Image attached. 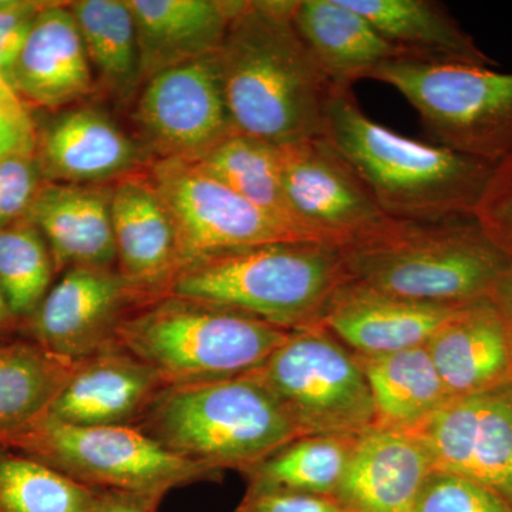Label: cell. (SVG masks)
Returning <instances> with one entry per match:
<instances>
[{
  "label": "cell",
  "mask_w": 512,
  "mask_h": 512,
  "mask_svg": "<svg viewBox=\"0 0 512 512\" xmlns=\"http://www.w3.org/2000/svg\"><path fill=\"white\" fill-rule=\"evenodd\" d=\"M293 3H242L215 55L235 133L278 147L323 137L335 89L293 25Z\"/></svg>",
  "instance_id": "6da1fadb"
},
{
  "label": "cell",
  "mask_w": 512,
  "mask_h": 512,
  "mask_svg": "<svg viewBox=\"0 0 512 512\" xmlns=\"http://www.w3.org/2000/svg\"><path fill=\"white\" fill-rule=\"evenodd\" d=\"M323 137L396 221L474 215L493 171L476 158L421 143L376 123L357 103L353 87L333 89Z\"/></svg>",
  "instance_id": "7a4b0ae2"
},
{
  "label": "cell",
  "mask_w": 512,
  "mask_h": 512,
  "mask_svg": "<svg viewBox=\"0 0 512 512\" xmlns=\"http://www.w3.org/2000/svg\"><path fill=\"white\" fill-rule=\"evenodd\" d=\"M349 281L343 249L318 241L278 242L192 259L165 293L227 306L286 330L318 325Z\"/></svg>",
  "instance_id": "3957f363"
},
{
  "label": "cell",
  "mask_w": 512,
  "mask_h": 512,
  "mask_svg": "<svg viewBox=\"0 0 512 512\" xmlns=\"http://www.w3.org/2000/svg\"><path fill=\"white\" fill-rule=\"evenodd\" d=\"M342 249L349 281L436 305L487 298L512 265L474 215L400 221L380 237Z\"/></svg>",
  "instance_id": "277c9868"
},
{
  "label": "cell",
  "mask_w": 512,
  "mask_h": 512,
  "mask_svg": "<svg viewBox=\"0 0 512 512\" xmlns=\"http://www.w3.org/2000/svg\"><path fill=\"white\" fill-rule=\"evenodd\" d=\"M134 429L175 456L220 473H242L301 437L255 372L168 386Z\"/></svg>",
  "instance_id": "5b68a950"
},
{
  "label": "cell",
  "mask_w": 512,
  "mask_h": 512,
  "mask_svg": "<svg viewBox=\"0 0 512 512\" xmlns=\"http://www.w3.org/2000/svg\"><path fill=\"white\" fill-rule=\"evenodd\" d=\"M291 333L227 306L165 293L121 322L116 345L168 386H183L254 372Z\"/></svg>",
  "instance_id": "8992f818"
},
{
  "label": "cell",
  "mask_w": 512,
  "mask_h": 512,
  "mask_svg": "<svg viewBox=\"0 0 512 512\" xmlns=\"http://www.w3.org/2000/svg\"><path fill=\"white\" fill-rule=\"evenodd\" d=\"M0 444L94 490L164 497L173 488L221 476L175 456L134 427L76 426L47 413L0 431Z\"/></svg>",
  "instance_id": "52a82bcc"
},
{
  "label": "cell",
  "mask_w": 512,
  "mask_h": 512,
  "mask_svg": "<svg viewBox=\"0 0 512 512\" xmlns=\"http://www.w3.org/2000/svg\"><path fill=\"white\" fill-rule=\"evenodd\" d=\"M369 79L402 93L439 146L491 167L511 153L512 73L400 57Z\"/></svg>",
  "instance_id": "ba28073f"
},
{
  "label": "cell",
  "mask_w": 512,
  "mask_h": 512,
  "mask_svg": "<svg viewBox=\"0 0 512 512\" xmlns=\"http://www.w3.org/2000/svg\"><path fill=\"white\" fill-rule=\"evenodd\" d=\"M302 436H359L376 426L366 377L352 350L322 326L292 330L254 370Z\"/></svg>",
  "instance_id": "9c48e42d"
},
{
  "label": "cell",
  "mask_w": 512,
  "mask_h": 512,
  "mask_svg": "<svg viewBox=\"0 0 512 512\" xmlns=\"http://www.w3.org/2000/svg\"><path fill=\"white\" fill-rule=\"evenodd\" d=\"M148 177L173 220L180 268L220 252L278 242H322L255 207L194 161L154 160Z\"/></svg>",
  "instance_id": "30bf717a"
},
{
  "label": "cell",
  "mask_w": 512,
  "mask_h": 512,
  "mask_svg": "<svg viewBox=\"0 0 512 512\" xmlns=\"http://www.w3.org/2000/svg\"><path fill=\"white\" fill-rule=\"evenodd\" d=\"M292 218L320 241L346 248L396 227L325 137L279 146Z\"/></svg>",
  "instance_id": "8fae6325"
},
{
  "label": "cell",
  "mask_w": 512,
  "mask_h": 512,
  "mask_svg": "<svg viewBox=\"0 0 512 512\" xmlns=\"http://www.w3.org/2000/svg\"><path fill=\"white\" fill-rule=\"evenodd\" d=\"M143 84L134 123L156 160L200 161L235 133L215 55L170 67Z\"/></svg>",
  "instance_id": "7c38bea8"
},
{
  "label": "cell",
  "mask_w": 512,
  "mask_h": 512,
  "mask_svg": "<svg viewBox=\"0 0 512 512\" xmlns=\"http://www.w3.org/2000/svg\"><path fill=\"white\" fill-rule=\"evenodd\" d=\"M117 268L76 266L47 293L20 335L70 362L116 345V332L134 309L153 299Z\"/></svg>",
  "instance_id": "4fadbf2b"
},
{
  "label": "cell",
  "mask_w": 512,
  "mask_h": 512,
  "mask_svg": "<svg viewBox=\"0 0 512 512\" xmlns=\"http://www.w3.org/2000/svg\"><path fill=\"white\" fill-rule=\"evenodd\" d=\"M413 433L434 471L468 478L512 507V382L450 400Z\"/></svg>",
  "instance_id": "5bb4252c"
},
{
  "label": "cell",
  "mask_w": 512,
  "mask_h": 512,
  "mask_svg": "<svg viewBox=\"0 0 512 512\" xmlns=\"http://www.w3.org/2000/svg\"><path fill=\"white\" fill-rule=\"evenodd\" d=\"M35 154L50 183L107 185L137 173L144 150L106 111L76 106L36 128Z\"/></svg>",
  "instance_id": "9a60e30c"
},
{
  "label": "cell",
  "mask_w": 512,
  "mask_h": 512,
  "mask_svg": "<svg viewBox=\"0 0 512 512\" xmlns=\"http://www.w3.org/2000/svg\"><path fill=\"white\" fill-rule=\"evenodd\" d=\"M167 387L153 367L114 345L74 363L46 413L76 426L134 427Z\"/></svg>",
  "instance_id": "2e32d148"
},
{
  "label": "cell",
  "mask_w": 512,
  "mask_h": 512,
  "mask_svg": "<svg viewBox=\"0 0 512 512\" xmlns=\"http://www.w3.org/2000/svg\"><path fill=\"white\" fill-rule=\"evenodd\" d=\"M433 471L416 433L375 426L357 436L333 498L348 512H413Z\"/></svg>",
  "instance_id": "e0dca14e"
},
{
  "label": "cell",
  "mask_w": 512,
  "mask_h": 512,
  "mask_svg": "<svg viewBox=\"0 0 512 512\" xmlns=\"http://www.w3.org/2000/svg\"><path fill=\"white\" fill-rule=\"evenodd\" d=\"M458 306L412 301L346 281L318 325L353 353L382 355L426 345Z\"/></svg>",
  "instance_id": "ac0fdd59"
},
{
  "label": "cell",
  "mask_w": 512,
  "mask_h": 512,
  "mask_svg": "<svg viewBox=\"0 0 512 512\" xmlns=\"http://www.w3.org/2000/svg\"><path fill=\"white\" fill-rule=\"evenodd\" d=\"M450 399L512 382V339L490 298L458 306L426 343Z\"/></svg>",
  "instance_id": "d6986e66"
},
{
  "label": "cell",
  "mask_w": 512,
  "mask_h": 512,
  "mask_svg": "<svg viewBox=\"0 0 512 512\" xmlns=\"http://www.w3.org/2000/svg\"><path fill=\"white\" fill-rule=\"evenodd\" d=\"M117 269L148 295L160 296L180 268L177 232L147 175H127L111 187Z\"/></svg>",
  "instance_id": "ffe728a7"
},
{
  "label": "cell",
  "mask_w": 512,
  "mask_h": 512,
  "mask_svg": "<svg viewBox=\"0 0 512 512\" xmlns=\"http://www.w3.org/2000/svg\"><path fill=\"white\" fill-rule=\"evenodd\" d=\"M10 86L23 101L59 109L93 89L92 64L69 3L47 2L33 22Z\"/></svg>",
  "instance_id": "44dd1931"
},
{
  "label": "cell",
  "mask_w": 512,
  "mask_h": 512,
  "mask_svg": "<svg viewBox=\"0 0 512 512\" xmlns=\"http://www.w3.org/2000/svg\"><path fill=\"white\" fill-rule=\"evenodd\" d=\"M26 221L45 238L56 272L76 266L117 268L109 185L45 181Z\"/></svg>",
  "instance_id": "7402d4cb"
},
{
  "label": "cell",
  "mask_w": 512,
  "mask_h": 512,
  "mask_svg": "<svg viewBox=\"0 0 512 512\" xmlns=\"http://www.w3.org/2000/svg\"><path fill=\"white\" fill-rule=\"evenodd\" d=\"M136 22L143 83L154 74L217 55L244 2L127 0Z\"/></svg>",
  "instance_id": "603a6c76"
},
{
  "label": "cell",
  "mask_w": 512,
  "mask_h": 512,
  "mask_svg": "<svg viewBox=\"0 0 512 512\" xmlns=\"http://www.w3.org/2000/svg\"><path fill=\"white\" fill-rule=\"evenodd\" d=\"M292 19L320 72L335 87H353L383 63L406 57L346 0H295Z\"/></svg>",
  "instance_id": "cb8c5ba5"
},
{
  "label": "cell",
  "mask_w": 512,
  "mask_h": 512,
  "mask_svg": "<svg viewBox=\"0 0 512 512\" xmlns=\"http://www.w3.org/2000/svg\"><path fill=\"white\" fill-rule=\"evenodd\" d=\"M346 3L410 59L498 66L439 2L346 0Z\"/></svg>",
  "instance_id": "d4e9b609"
},
{
  "label": "cell",
  "mask_w": 512,
  "mask_h": 512,
  "mask_svg": "<svg viewBox=\"0 0 512 512\" xmlns=\"http://www.w3.org/2000/svg\"><path fill=\"white\" fill-rule=\"evenodd\" d=\"M353 356L372 394L376 426L417 430L451 400L426 345Z\"/></svg>",
  "instance_id": "484cf974"
},
{
  "label": "cell",
  "mask_w": 512,
  "mask_h": 512,
  "mask_svg": "<svg viewBox=\"0 0 512 512\" xmlns=\"http://www.w3.org/2000/svg\"><path fill=\"white\" fill-rule=\"evenodd\" d=\"M357 436H302L242 471L249 490L333 497L345 476Z\"/></svg>",
  "instance_id": "4316f807"
},
{
  "label": "cell",
  "mask_w": 512,
  "mask_h": 512,
  "mask_svg": "<svg viewBox=\"0 0 512 512\" xmlns=\"http://www.w3.org/2000/svg\"><path fill=\"white\" fill-rule=\"evenodd\" d=\"M74 363L23 336L0 339V431L46 413Z\"/></svg>",
  "instance_id": "83f0119b"
},
{
  "label": "cell",
  "mask_w": 512,
  "mask_h": 512,
  "mask_svg": "<svg viewBox=\"0 0 512 512\" xmlns=\"http://www.w3.org/2000/svg\"><path fill=\"white\" fill-rule=\"evenodd\" d=\"M69 8L101 83L127 99L143 83L136 22L127 0H77Z\"/></svg>",
  "instance_id": "f1b7e54d"
},
{
  "label": "cell",
  "mask_w": 512,
  "mask_h": 512,
  "mask_svg": "<svg viewBox=\"0 0 512 512\" xmlns=\"http://www.w3.org/2000/svg\"><path fill=\"white\" fill-rule=\"evenodd\" d=\"M194 163L255 207L311 234L293 220L289 211L278 146L234 133Z\"/></svg>",
  "instance_id": "f546056e"
},
{
  "label": "cell",
  "mask_w": 512,
  "mask_h": 512,
  "mask_svg": "<svg viewBox=\"0 0 512 512\" xmlns=\"http://www.w3.org/2000/svg\"><path fill=\"white\" fill-rule=\"evenodd\" d=\"M99 493L0 444V512H90Z\"/></svg>",
  "instance_id": "4dcf8cb0"
},
{
  "label": "cell",
  "mask_w": 512,
  "mask_h": 512,
  "mask_svg": "<svg viewBox=\"0 0 512 512\" xmlns=\"http://www.w3.org/2000/svg\"><path fill=\"white\" fill-rule=\"evenodd\" d=\"M55 272L49 245L29 221L0 229V291L20 325L52 289Z\"/></svg>",
  "instance_id": "1f68e13d"
},
{
  "label": "cell",
  "mask_w": 512,
  "mask_h": 512,
  "mask_svg": "<svg viewBox=\"0 0 512 512\" xmlns=\"http://www.w3.org/2000/svg\"><path fill=\"white\" fill-rule=\"evenodd\" d=\"M413 512H512L493 491L456 474L433 471Z\"/></svg>",
  "instance_id": "d6a6232c"
},
{
  "label": "cell",
  "mask_w": 512,
  "mask_h": 512,
  "mask_svg": "<svg viewBox=\"0 0 512 512\" xmlns=\"http://www.w3.org/2000/svg\"><path fill=\"white\" fill-rule=\"evenodd\" d=\"M36 154H18L0 163V229L26 220L45 183Z\"/></svg>",
  "instance_id": "836d02e7"
},
{
  "label": "cell",
  "mask_w": 512,
  "mask_h": 512,
  "mask_svg": "<svg viewBox=\"0 0 512 512\" xmlns=\"http://www.w3.org/2000/svg\"><path fill=\"white\" fill-rule=\"evenodd\" d=\"M474 217L512 259V151L494 165Z\"/></svg>",
  "instance_id": "e575fe53"
},
{
  "label": "cell",
  "mask_w": 512,
  "mask_h": 512,
  "mask_svg": "<svg viewBox=\"0 0 512 512\" xmlns=\"http://www.w3.org/2000/svg\"><path fill=\"white\" fill-rule=\"evenodd\" d=\"M235 512H348L333 497L291 491L247 490Z\"/></svg>",
  "instance_id": "d590c367"
},
{
  "label": "cell",
  "mask_w": 512,
  "mask_h": 512,
  "mask_svg": "<svg viewBox=\"0 0 512 512\" xmlns=\"http://www.w3.org/2000/svg\"><path fill=\"white\" fill-rule=\"evenodd\" d=\"M32 153H36L35 123L0 113V163L18 154Z\"/></svg>",
  "instance_id": "8d00e7d4"
},
{
  "label": "cell",
  "mask_w": 512,
  "mask_h": 512,
  "mask_svg": "<svg viewBox=\"0 0 512 512\" xmlns=\"http://www.w3.org/2000/svg\"><path fill=\"white\" fill-rule=\"evenodd\" d=\"M163 498L160 495L100 490L96 504L90 512H158Z\"/></svg>",
  "instance_id": "74e56055"
},
{
  "label": "cell",
  "mask_w": 512,
  "mask_h": 512,
  "mask_svg": "<svg viewBox=\"0 0 512 512\" xmlns=\"http://www.w3.org/2000/svg\"><path fill=\"white\" fill-rule=\"evenodd\" d=\"M488 298L494 302L503 316L512 339V265L498 279Z\"/></svg>",
  "instance_id": "f35d334b"
},
{
  "label": "cell",
  "mask_w": 512,
  "mask_h": 512,
  "mask_svg": "<svg viewBox=\"0 0 512 512\" xmlns=\"http://www.w3.org/2000/svg\"><path fill=\"white\" fill-rule=\"evenodd\" d=\"M0 113L13 119L33 121L25 101L20 99L19 94L13 90L2 74H0Z\"/></svg>",
  "instance_id": "ab89813d"
},
{
  "label": "cell",
  "mask_w": 512,
  "mask_h": 512,
  "mask_svg": "<svg viewBox=\"0 0 512 512\" xmlns=\"http://www.w3.org/2000/svg\"><path fill=\"white\" fill-rule=\"evenodd\" d=\"M20 332H22V325L9 311L8 303H6L3 293L0 291V339L22 336Z\"/></svg>",
  "instance_id": "60d3db41"
},
{
  "label": "cell",
  "mask_w": 512,
  "mask_h": 512,
  "mask_svg": "<svg viewBox=\"0 0 512 512\" xmlns=\"http://www.w3.org/2000/svg\"><path fill=\"white\" fill-rule=\"evenodd\" d=\"M0 3H2V0H0Z\"/></svg>",
  "instance_id": "b9f144b4"
}]
</instances>
